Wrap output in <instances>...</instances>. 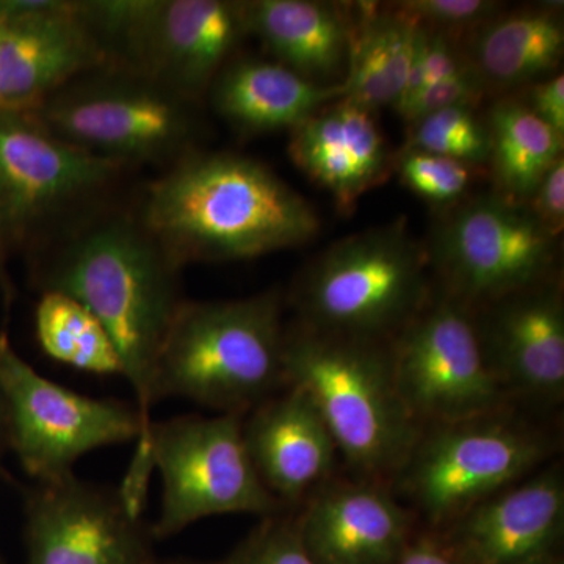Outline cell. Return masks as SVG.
<instances>
[{
    "label": "cell",
    "mask_w": 564,
    "mask_h": 564,
    "mask_svg": "<svg viewBox=\"0 0 564 564\" xmlns=\"http://www.w3.org/2000/svg\"><path fill=\"white\" fill-rule=\"evenodd\" d=\"M174 269L139 220L113 215L82 229L40 272L41 292H58L95 315L117 348L122 377L135 393L144 426L120 486L122 496L143 510L150 485L148 441L152 425V378L163 337L180 295Z\"/></svg>",
    "instance_id": "cell-1"
},
{
    "label": "cell",
    "mask_w": 564,
    "mask_h": 564,
    "mask_svg": "<svg viewBox=\"0 0 564 564\" xmlns=\"http://www.w3.org/2000/svg\"><path fill=\"white\" fill-rule=\"evenodd\" d=\"M140 225L174 269L302 247L318 236L313 204L254 159L188 152L152 182Z\"/></svg>",
    "instance_id": "cell-2"
},
{
    "label": "cell",
    "mask_w": 564,
    "mask_h": 564,
    "mask_svg": "<svg viewBox=\"0 0 564 564\" xmlns=\"http://www.w3.org/2000/svg\"><path fill=\"white\" fill-rule=\"evenodd\" d=\"M282 361L285 386L310 397L351 477L389 486L421 432L393 383L389 343L293 322Z\"/></svg>",
    "instance_id": "cell-3"
},
{
    "label": "cell",
    "mask_w": 564,
    "mask_h": 564,
    "mask_svg": "<svg viewBox=\"0 0 564 564\" xmlns=\"http://www.w3.org/2000/svg\"><path fill=\"white\" fill-rule=\"evenodd\" d=\"M284 296L276 289L228 302H184L163 337L152 400H191L247 414L285 388Z\"/></svg>",
    "instance_id": "cell-4"
},
{
    "label": "cell",
    "mask_w": 564,
    "mask_h": 564,
    "mask_svg": "<svg viewBox=\"0 0 564 564\" xmlns=\"http://www.w3.org/2000/svg\"><path fill=\"white\" fill-rule=\"evenodd\" d=\"M545 417L510 404L423 426L389 488L419 529L437 532L556 459L560 433Z\"/></svg>",
    "instance_id": "cell-5"
},
{
    "label": "cell",
    "mask_w": 564,
    "mask_h": 564,
    "mask_svg": "<svg viewBox=\"0 0 564 564\" xmlns=\"http://www.w3.org/2000/svg\"><path fill=\"white\" fill-rule=\"evenodd\" d=\"M433 292L425 245L399 218L332 243L296 278L289 303L314 332L389 343Z\"/></svg>",
    "instance_id": "cell-6"
},
{
    "label": "cell",
    "mask_w": 564,
    "mask_h": 564,
    "mask_svg": "<svg viewBox=\"0 0 564 564\" xmlns=\"http://www.w3.org/2000/svg\"><path fill=\"white\" fill-rule=\"evenodd\" d=\"M556 240L527 204L492 192L444 210L425 251L434 288L477 311L555 278Z\"/></svg>",
    "instance_id": "cell-7"
},
{
    "label": "cell",
    "mask_w": 564,
    "mask_h": 564,
    "mask_svg": "<svg viewBox=\"0 0 564 564\" xmlns=\"http://www.w3.org/2000/svg\"><path fill=\"white\" fill-rule=\"evenodd\" d=\"M242 422L243 414H193L152 422L148 459L162 478L161 513L151 524L155 541L210 516L262 519L288 511L256 473Z\"/></svg>",
    "instance_id": "cell-8"
},
{
    "label": "cell",
    "mask_w": 564,
    "mask_h": 564,
    "mask_svg": "<svg viewBox=\"0 0 564 564\" xmlns=\"http://www.w3.org/2000/svg\"><path fill=\"white\" fill-rule=\"evenodd\" d=\"M193 106L137 74L107 66L70 82L33 113L74 147L126 165L192 152L198 135Z\"/></svg>",
    "instance_id": "cell-9"
},
{
    "label": "cell",
    "mask_w": 564,
    "mask_h": 564,
    "mask_svg": "<svg viewBox=\"0 0 564 564\" xmlns=\"http://www.w3.org/2000/svg\"><path fill=\"white\" fill-rule=\"evenodd\" d=\"M0 389L7 443L35 484L74 475L82 456L109 445L144 440L135 403L95 399L36 372L0 333Z\"/></svg>",
    "instance_id": "cell-10"
},
{
    "label": "cell",
    "mask_w": 564,
    "mask_h": 564,
    "mask_svg": "<svg viewBox=\"0 0 564 564\" xmlns=\"http://www.w3.org/2000/svg\"><path fill=\"white\" fill-rule=\"evenodd\" d=\"M393 383L419 429L513 404L486 359L474 311L434 288L389 340Z\"/></svg>",
    "instance_id": "cell-11"
},
{
    "label": "cell",
    "mask_w": 564,
    "mask_h": 564,
    "mask_svg": "<svg viewBox=\"0 0 564 564\" xmlns=\"http://www.w3.org/2000/svg\"><path fill=\"white\" fill-rule=\"evenodd\" d=\"M122 163L55 135L28 110H0V239L7 252L101 192Z\"/></svg>",
    "instance_id": "cell-12"
},
{
    "label": "cell",
    "mask_w": 564,
    "mask_h": 564,
    "mask_svg": "<svg viewBox=\"0 0 564 564\" xmlns=\"http://www.w3.org/2000/svg\"><path fill=\"white\" fill-rule=\"evenodd\" d=\"M25 564H155V538L120 488L76 474L35 484L24 505Z\"/></svg>",
    "instance_id": "cell-13"
},
{
    "label": "cell",
    "mask_w": 564,
    "mask_h": 564,
    "mask_svg": "<svg viewBox=\"0 0 564 564\" xmlns=\"http://www.w3.org/2000/svg\"><path fill=\"white\" fill-rule=\"evenodd\" d=\"M247 35L245 2L154 0L113 68L196 102Z\"/></svg>",
    "instance_id": "cell-14"
},
{
    "label": "cell",
    "mask_w": 564,
    "mask_h": 564,
    "mask_svg": "<svg viewBox=\"0 0 564 564\" xmlns=\"http://www.w3.org/2000/svg\"><path fill=\"white\" fill-rule=\"evenodd\" d=\"M109 57L66 0H0V110L39 109Z\"/></svg>",
    "instance_id": "cell-15"
},
{
    "label": "cell",
    "mask_w": 564,
    "mask_h": 564,
    "mask_svg": "<svg viewBox=\"0 0 564 564\" xmlns=\"http://www.w3.org/2000/svg\"><path fill=\"white\" fill-rule=\"evenodd\" d=\"M489 367L508 399L547 415L564 400V299L558 276L474 311Z\"/></svg>",
    "instance_id": "cell-16"
},
{
    "label": "cell",
    "mask_w": 564,
    "mask_h": 564,
    "mask_svg": "<svg viewBox=\"0 0 564 564\" xmlns=\"http://www.w3.org/2000/svg\"><path fill=\"white\" fill-rule=\"evenodd\" d=\"M432 533L455 564H563L562 463L554 459Z\"/></svg>",
    "instance_id": "cell-17"
},
{
    "label": "cell",
    "mask_w": 564,
    "mask_h": 564,
    "mask_svg": "<svg viewBox=\"0 0 564 564\" xmlns=\"http://www.w3.org/2000/svg\"><path fill=\"white\" fill-rule=\"evenodd\" d=\"M315 564H395L419 530L388 485L332 478L295 510Z\"/></svg>",
    "instance_id": "cell-18"
},
{
    "label": "cell",
    "mask_w": 564,
    "mask_h": 564,
    "mask_svg": "<svg viewBox=\"0 0 564 564\" xmlns=\"http://www.w3.org/2000/svg\"><path fill=\"white\" fill-rule=\"evenodd\" d=\"M248 455L263 486L285 510H296L336 473L332 434L310 397L285 386L243 415Z\"/></svg>",
    "instance_id": "cell-19"
},
{
    "label": "cell",
    "mask_w": 564,
    "mask_h": 564,
    "mask_svg": "<svg viewBox=\"0 0 564 564\" xmlns=\"http://www.w3.org/2000/svg\"><path fill=\"white\" fill-rule=\"evenodd\" d=\"M289 155L304 176L332 195L343 214L384 184L395 161L375 111L345 98L292 129Z\"/></svg>",
    "instance_id": "cell-20"
},
{
    "label": "cell",
    "mask_w": 564,
    "mask_h": 564,
    "mask_svg": "<svg viewBox=\"0 0 564 564\" xmlns=\"http://www.w3.org/2000/svg\"><path fill=\"white\" fill-rule=\"evenodd\" d=\"M248 33L274 62L321 85H343L350 54L347 6L313 0L245 2Z\"/></svg>",
    "instance_id": "cell-21"
},
{
    "label": "cell",
    "mask_w": 564,
    "mask_h": 564,
    "mask_svg": "<svg viewBox=\"0 0 564 564\" xmlns=\"http://www.w3.org/2000/svg\"><path fill=\"white\" fill-rule=\"evenodd\" d=\"M214 110L243 135L292 131L315 111L344 98V85H321L276 62H229L212 82Z\"/></svg>",
    "instance_id": "cell-22"
},
{
    "label": "cell",
    "mask_w": 564,
    "mask_h": 564,
    "mask_svg": "<svg viewBox=\"0 0 564 564\" xmlns=\"http://www.w3.org/2000/svg\"><path fill=\"white\" fill-rule=\"evenodd\" d=\"M467 61L488 91H514L554 76L564 55L558 7L500 11L473 33Z\"/></svg>",
    "instance_id": "cell-23"
},
{
    "label": "cell",
    "mask_w": 564,
    "mask_h": 564,
    "mask_svg": "<svg viewBox=\"0 0 564 564\" xmlns=\"http://www.w3.org/2000/svg\"><path fill=\"white\" fill-rule=\"evenodd\" d=\"M347 10L351 39L344 98L370 111L393 107L406 87L421 25L393 3L358 2Z\"/></svg>",
    "instance_id": "cell-24"
},
{
    "label": "cell",
    "mask_w": 564,
    "mask_h": 564,
    "mask_svg": "<svg viewBox=\"0 0 564 564\" xmlns=\"http://www.w3.org/2000/svg\"><path fill=\"white\" fill-rule=\"evenodd\" d=\"M485 122L494 192L514 203H529L544 174L563 158V133L540 120L518 96L494 102Z\"/></svg>",
    "instance_id": "cell-25"
},
{
    "label": "cell",
    "mask_w": 564,
    "mask_h": 564,
    "mask_svg": "<svg viewBox=\"0 0 564 564\" xmlns=\"http://www.w3.org/2000/svg\"><path fill=\"white\" fill-rule=\"evenodd\" d=\"M35 329L41 348L55 361L102 377L122 375L109 334L76 300L58 292H41Z\"/></svg>",
    "instance_id": "cell-26"
},
{
    "label": "cell",
    "mask_w": 564,
    "mask_h": 564,
    "mask_svg": "<svg viewBox=\"0 0 564 564\" xmlns=\"http://www.w3.org/2000/svg\"><path fill=\"white\" fill-rule=\"evenodd\" d=\"M404 148L485 169H488L491 155L488 128L474 107H451L411 122Z\"/></svg>",
    "instance_id": "cell-27"
},
{
    "label": "cell",
    "mask_w": 564,
    "mask_h": 564,
    "mask_svg": "<svg viewBox=\"0 0 564 564\" xmlns=\"http://www.w3.org/2000/svg\"><path fill=\"white\" fill-rule=\"evenodd\" d=\"M393 170L399 173L404 187L410 188L414 195L447 210L469 198L470 188L488 169L432 152L403 148L393 161Z\"/></svg>",
    "instance_id": "cell-28"
},
{
    "label": "cell",
    "mask_w": 564,
    "mask_h": 564,
    "mask_svg": "<svg viewBox=\"0 0 564 564\" xmlns=\"http://www.w3.org/2000/svg\"><path fill=\"white\" fill-rule=\"evenodd\" d=\"M220 564H315L300 534L295 510L262 518Z\"/></svg>",
    "instance_id": "cell-29"
},
{
    "label": "cell",
    "mask_w": 564,
    "mask_h": 564,
    "mask_svg": "<svg viewBox=\"0 0 564 564\" xmlns=\"http://www.w3.org/2000/svg\"><path fill=\"white\" fill-rule=\"evenodd\" d=\"M393 7L422 28L452 39L470 35L505 10L502 2L494 0H403Z\"/></svg>",
    "instance_id": "cell-30"
},
{
    "label": "cell",
    "mask_w": 564,
    "mask_h": 564,
    "mask_svg": "<svg viewBox=\"0 0 564 564\" xmlns=\"http://www.w3.org/2000/svg\"><path fill=\"white\" fill-rule=\"evenodd\" d=\"M469 69H473V66L464 51L459 50L456 39L445 33L429 31L421 25L413 66L399 101L422 88L452 79Z\"/></svg>",
    "instance_id": "cell-31"
},
{
    "label": "cell",
    "mask_w": 564,
    "mask_h": 564,
    "mask_svg": "<svg viewBox=\"0 0 564 564\" xmlns=\"http://www.w3.org/2000/svg\"><path fill=\"white\" fill-rule=\"evenodd\" d=\"M484 82L475 74L474 69L466 70L452 79L437 82L430 87L413 93L393 106L403 121L414 122L432 115L434 111L451 109V107H474L485 98Z\"/></svg>",
    "instance_id": "cell-32"
},
{
    "label": "cell",
    "mask_w": 564,
    "mask_h": 564,
    "mask_svg": "<svg viewBox=\"0 0 564 564\" xmlns=\"http://www.w3.org/2000/svg\"><path fill=\"white\" fill-rule=\"evenodd\" d=\"M541 226L558 239L564 226V159L560 158L544 174L527 203Z\"/></svg>",
    "instance_id": "cell-33"
},
{
    "label": "cell",
    "mask_w": 564,
    "mask_h": 564,
    "mask_svg": "<svg viewBox=\"0 0 564 564\" xmlns=\"http://www.w3.org/2000/svg\"><path fill=\"white\" fill-rule=\"evenodd\" d=\"M522 102L536 115L545 124L554 128L564 135V76L555 73L554 76L536 82L524 88Z\"/></svg>",
    "instance_id": "cell-34"
},
{
    "label": "cell",
    "mask_w": 564,
    "mask_h": 564,
    "mask_svg": "<svg viewBox=\"0 0 564 564\" xmlns=\"http://www.w3.org/2000/svg\"><path fill=\"white\" fill-rule=\"evenodd\" d=\"M395 564H455L436 534L419 529Z\"/></svg>",
    "instance_id": "cell-35"
},
{
    "label": "cell",
    "mask_w": 564,
    "mask_h": 564,
    "mask_svg": "<svg viewBox=\"0 0 564 564\" xmlns=\"http://www.w3.org/2000/svg\"><path fill=\"white\" fill-rule=\"evenodd\" d=\"M7 256H9V252H7L2 239H0V292H2L3 303H6L7 310H9L14 299V289L13 284H11L9 272H7Z\"/></svg>",
    "instance_id": "cell-36"
},
{
    "label": "cell",
    "mask_w": 564,
    "mask_h": 564,
    "mask_svg": "<svg viewBox=\"0 0 564 564\" xmlns=\"http://www.w3.org/2000/svg\"><path fill=\"white\" fill-rule=\"evenodd\" d=\"M7 452H9V443H7L6 402H3V393L0 389V474H2V462Z\"/></svg>",
    "instance_id": "cell-37"
},
{
    "label": "cell",
    "mask_w": 564,
    "mask_h": 564,
    "mask_svg": "<svg viewBox=\"0 0 564 564\" xmlns=\"http://www.w3.org/2000/svg\"><path fill=\"white\" fill-rule=\"evenodd\" d=\"M155 564H195V563H184V562H162V560H159ZM220 564V563H217Z\"/></svg>",
    "instance_id": "cell-38"
},
{
    "label": "cell",
    "mask_w": 564,
    "mask_h": 564,
    "mask_svg": "<svg viewBox=\"0 0 564 564\" xmlns=\"http://www.w3.org/2000/svg\"><path fill=\"white\" fill-rule=\"evenodd\" d=\"M0 564H6V563H3V560H2V558H0Z\"/></svg>",
    "instance_id": "cell-39"
}]
</instances>
